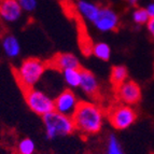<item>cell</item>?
<instances>
[{"instance_id":"1","label":"cell","mask_w":154,"mask_h":154,"mask_svg":"<svg viewBox=\"0 0 154 154\" xmlns=\"http://www.w3.org/2000/svg\"><path fill=\"white\" fill-rule=\"evenodd\" d=\"M106 118L105 110L96 101H80L72 116L75 131L84 137L100 133Z\"/></svg>"},{"instance_id":"2","label":"cell","mask_w":154,"mask_h":154,"mask_svg":"<svg viewBox=\"0 0 154 154\" xmlns=\"http://www.w3.org/2000/svg\"><path fill=\"white\" fill-rule=\"evenodd\" d=\"M49 68L48 63L39 58H27L14 70L16 81L23 91L33 88L40 82V80Z\"/></svg>"},{"instance_id":"3","label":"cell","mask_w":154,"mask_h":154,"mask_svg":"<svg viewBox=\"0 0 154 154\" xmlns=\"http://www.w3.org/2000/svg\"><path fill=\"white\" fill-rule=\"evenodd\" d=\"M45 136L49 140H55L57 138H64L70 136L75 131V123L71 116L52 111L46 116H42Z\"/></svg>"},{"instance_id":"4","label":"cell","mask_w":154,"mask_h":154,"mask_svg":"<svg viewBox=\"0 0 154 154\" xmlns=\"http://www.w3.org/2000/svg\"><path fill=\"white\" fill-rule=\"evenodd\" d=\"M106 113L108 122L116 131H125L129 128L137 120V112L133 106L122 103L111 106Z\"/></svg>"},{"instance_id":"5","label":"cell","mask_w":154,"mask_h":154,"mask_svg":"<svg viewBox=\"0 0 154 154\" xmlns=\"http://www.w3.org/2000/svg\"><path fill=\"white\" fill-rule=\"evenodd\" d=\"M24 98L28 108L41 118L54 111V99L40 90L33 88L24 91Z\"/></svg>"},{"instance_id":"6","label":"cell","mask_w":154,"mask_h":154,"mask_svg":"<svg viewBox=\"0 0 154 154\" xmlns=\"http://www.w3.org/2000/svg\"><path fill=\"white\" fill-rule=\"evenodd\" d=\"M116 96L120 103L135 106L141 100V88L135 81L126 80L116 88Z\"/></svg>"},{"instance_id":"7","label":"cell","mask_w":154,"mask_h":154,"mask_svg":"<svg viewBox=\"0 0 154 154\" xmlns=\"http://www.w3.org/2000/svg\"><path fill=\"white\" fill-rule=\"evenodd\" d=\"M79 103L80 100L75 95V93L68 88L59 93L58 96L54 99V111L72 118Z\"/></svg>"},{"instance_id":"8","label":"cell","mask_w":154,"mask_h":154,"mask_svg":"<svg viewBox=\"0 0 154 154\" xmlns=\"http://www.w3.org/2000/svg\"><path fill=\"white\" fill-rule=\"evenodd\" d=\"M93 25L97 30L101 32H111L118 29L120 25V17L118 13L108 7H100L99 13Z\"/></svg>"},{"instance_id":"9","label":"cell","mask_w":154,"mask_h":154,"mask_svg":"<svg viewBox=\"0 0 154 154\" xmlns=\"http://www.w3.org/2000/svg\"><path fill=\"white\" fill-rule=\"evenodd\" d=\"M23 10L17 0H0V18L5 23H15L22 17Z\"/></svg>"},{"instance_id":"10","label":"cell","mask_w":154,"mask_h":154,"mask_svg":"<svg viewBox=\"0 0 154 154\" xmlns=\"http://www.w3.org/2000/svg\"><path fill=\"white\" fill-rule=\"evenodd\" d=\"M79 88L83 94L91 98H97L99 95V82L96 75L88 69H81V81Z\"/></svg>"},{"instance_id":"11","label":"cell","mask_w":154,"mask_h":154,"mask_svg":"<svg viewBox=\"0 0 154 154\" xmlns=\"http://www.w3.org/2000/svg\"><path fill=\"white\" fill-rule=\"evenodd\" d=\"M48 66L59 71L71 68H81L79 58L72 53H58L48 63Z\"/></svg>"},{"instance_id":"12","label":"cell","mask_w":154,"mask_h":154,"mask_svg":"<svg viewBox=\"0 0 154 154\" xmlns=\"http://www.w3.org/2000/svg\"><path fill=\"white\" fill-rule=\"evenodd\" d=\"M75 8H77V12L80 14V16L90 23H93L95 21L100 10L99 5L92 1H88V0H78Z\"/></svg>"},{"instance_id":"13","label":"cell","mask_w":154,"mask_h":154,"mask_svg":"<svg viewBox=\"0 0 154 154\" xmlns=\"http://www.w3.org/2000/svg\"><path fill=\"white\" fill-rule=\"evenodd\" d=\"M1 46L5 55L11 59L16 58L21 54V42L14 35H5L1 40Z\"/></svg>"},{"instance_id":"14","label":"cell","mask_w":154,"mask_h":154,"mask_svg":"<svg viewBox=\"0 0 154 154\" xmlns=\"http://www.w3.org/2000/svg\"><path fill=\"white\" fill-rule=\"evenodd\" d=\"M81 69L82 68H71L62 71L64 82L70 90L79 88L81 81Z\"/></svg>"},{"instance_id":"15","label":"cell","mask_w":154,"mask_h":154,"mask_svg":"<svg viewBox=\"0 0 154 154\" xmlns=\"http://www.w3.org/2000/svg\"><path fill=\"white\" fill-rule=\"evenodd\" d=\"M126 80H128V70L125 66L118 65V66H113L110 72V81L114 88L119 86Z\"/></svg>"},{"instance_id":"16","label":"cell","mask_w":154,"mask_h":154,"mask_svg":"<svg viewBox=\"0 0 154 154\" xmlns=\"http://www.w3.org/2000/svg\"><path fill=\"white\" fill-rule=\"evenodd\" d=\"M92 54L100 60L108 62L111 57V48L106 42H97L93 44Z\"/></svg>"},{"instance_id":"17","label":"cell","mask_w":154,"mask_h":154,"mask_svg":"<svg viewBox=\"0 0 154 154\" xmlns=\"http://www.w3.org/2000/svg\"><path fill=\"white\" fill-rule=\"evenodd\" d=\"M36 143L31 138H23L16 144V154H35Z\"/></svg>"},{"instance_id":"18","label":"cell","mask_w":154,"mask_h":154,"mask_svg":"<svg viewBox=\"0 0 154 154\" xmlns=\"http://www.w3.org/2000/svg\"><path fill=\"white\" fill-rule=\"evenodd\" d=\"M106 154H125L122 149V146L119 141L118 137L114 134H110L107 141Z\"/></svg>"},{"instance_id":"19","label":"cell","mask_w":154,"mask_h":154,"mask_svg":"<svg viewBox=\"0 0 154 154\" xmlns=\"http://www.w3.org/2000/svg\"><path fill=\"white\" fill-rule=\"evenodd\" d=\"M149 15L144 8H136L131 13V20L136 25H146L149 21Z\"/></svg>"},{"instance_id":"20","label":"cell","mask_w":154,"mask_h":154,"mask_svg":"<svg viewBox=\"0 0 154 154\" xmlns=\"http://www.w3.org/2000/svg\"><path fill=\"white\" fill-rule=\"evenodd\" d=\"M23 12H33L37 9L38 0H17Z\"/></svg>"},{"instance_id":"21","label":"cell","mask_w":154,"mask_h":154,"mask_svg":"<svg viewBox=\"0 0 154 154\" xmlns=\"http://www.w3.org/2000/svg\"><path fill=\"white\" fill-rule=\"evenodd\" d=\"M144 9H146L149 17H154V0H150Z\"/></svg>"},{"instance_id":"22","label":"cell","mask_w":154,"mask_h":154,"mask_svg":"<svg viewBox=\"0 0 154 154\" xmlns=\"http://www.w3.org/2000/svg\"><path fill=\"white\" fill-rule=\"evenodd\" d=\"M146 25V29H148L149 33L151 35V37L154 40V17H150Z\"/></svg>"},{"instance_id":"23","label":"cell","mask_w":154,"mask_h":154,"mask_svg":"<svg viewBox=\"0 0 154 154\" xmlns=\"http://www.w3.org/2000/svg\"><path fill=\"white\" fill-rule=\"evenodd\" d=\"M126 1H127V3L131 5H137L140 0H126Z\"/></svg>"}]
</instances>
